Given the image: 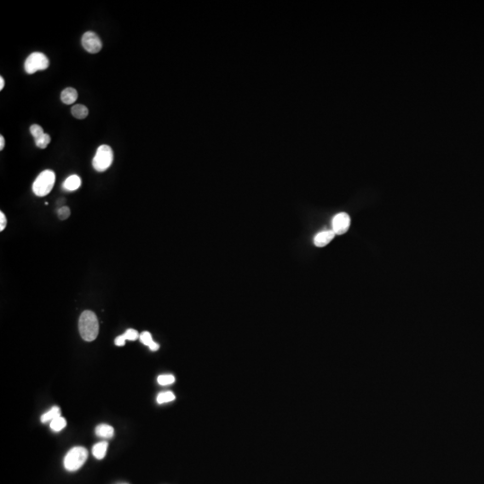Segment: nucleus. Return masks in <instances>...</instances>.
Segmentation results:
<instances>
[{"label":"nucleus","instance_id":"1","mask_svg":"<svg viewBox=\"0 0 484 484\" xmlns=\"http://www.w3.org/2000/svg\"><path fill=\"white\" fill-rule=\"evenodd\" d=\"M81 337L86 342H92L99 334V322L95 313L86 311L81 314L78 323Z\"/></svg>","mask_w":484,"mask_h":484},{"label":"nucleus","instance_id":"2","mask_svg":"<svg viewBox=\"0 0 484 484\" xmlns=\"http://www.w3.org/2000/svg\"><path fill=\"white\" fill-rule=\"evenodd\" d=\"M56 181V175L51 170L40 173L33 185V191L36 196H45L51 193Z\"/></svg>","mask_w":484,"mask_h":484},{"label":"nucleus","instance_id":"3","mask_svg":"<svg viewBox=\"0 0 484 484\" xmlns=\"http://www.w3.org/2000/svg\"><path fill=\"white\" fill-rule=\"evenodd\" d=\"M88 457V451L83 447H76L70 450L65 456L64 467L69 471L75 472L84 466Z\"/></svg>","mask_w":484,"mask_h":484},{"label":"nucleus","instance_id":"4","mask_svg":"<svg viewBox=\"0 0 484 484\" xmlns=\"http://www.w3.org/2000/svg\"><path fill=\"white\" fill-rule=\"evenodd\" d=\"M113 161V151L107 144H103L99 147L95 156L92 160V167L99 173L107 171Z\"/></svg>","mask_w":484,"mask_h":484},{"label":"nucleus","instance_id":"5","mask_svg":"<svg viewBox=\"0 0 484 484\" xmlns=\"http://www.w3.org/2000/svg\"><path fill=\"white\" fill-rule=\"evenodd\" d=\"M50 66V60L46 55L41 52H34L26 58L24 62V70L27 74L32 75L37 71L45 70Z\"/></svg>","mask_w":484,"mask_h":484},{"label":"nucleus","instance_id":"6","mask_svg":"<svg viewBox=\"0 0 484 484\" xmlns=\"http://www.w3.org/2000/svg\"><path fill=\"white\" fill-rule=\"evenodd\" d=\"M82 45L89 53L96 54L101 52L103 48V42L95 33L86 32L82 37Z\"/></svg>","mask_w":484,"mask_h":484},{"label":"nucleus","instance_id":"7","mask_svg":"<svg viewBox=\"0 0 484 484\" xmlns=\"http://www.w3.org/2000/svg\"><path fill=\"white\" fill-rule=\"evenodd\" d=\"M351 218L346 213H337L332 221L333 231L335 235H343L349 230Z\"/></svg>","mask_w":484,"mask_h":484},{"label":"nucleus","instance_id":"8","mask_svg":"<svg viewBox=\"0 0 484 484\" xmlns=\"http://www.w3.org/2000/svg\"><path fill=\"white\" fill-rule=\"evenodd\" d=\"M334 237H335V233L333 231V230L332 231H321V232L317 233L314 238V244L318 248H323L332 242L334 240Z\"/></svg>","mask_w":484,"mask_h":484},{"label":"nucleus","instance_id":"9","mask_svg":"<svg viewBox=\"0 0 484 484\" xmlns=\"http://www.w3.org/2000/svg\"><path fill=\"white\" fill-rule=\"evenodd\" d=\"M78 98V93H77V91L72 88V87H69V88H66L64 90L63 92H61V95H60V99L62 101V103L65 104H73L75 103V101Z\"/></svg>","mask_w":484,"mask_h":484},{"label":"nucleus","instance_id":"10","mask_svg":"<svg viewBox=\"0 0 484 484\" xmlns=\"http://www.w3.org/2000/svg\"><path fill=\"white\" fill-rule=\"evenodd\" d=\"M82 184L80 177L77 175H71L64 181L63 189L67 191H75L78 190Z\"/></svg>","mask_w":484,"mask_h":484},{"label":"nucleus","instance_id":"11","mask_svg":"<svg viewBox=\"0 0 484 484\" xmlns=\"http://www.w3.org/2000/svg\"><path fill=\"white\" fill-rule=\"evenodd\" d=\"M95 433L101 438H112L114 435V429L108 424H100L96 427Z\"/></svg>","mask_w":484,"mask_h":484},{"label":"nucleus","instance_id":"12","mask_svg":"<svg viewBox=\"0 0 484 484\" xmlns=\"http://www.w3.org/2000/svg\"><path fill=\"white\" fill-rule=\"evenodd\" d=\"M71 112H72V115L74 116L77 120H84L89 114V110L87 109L86 106H85L83 104L74 105L71 109Z\"/></svg>","mask_w":484,"mask_h":484},{"label":"nucleus","instance_id":"13","mask_svg":"<svg viewBox=\"0 0 484 484\" xmlns=\"http://www.w3.org/2000/svg\"><path fill=\"white\" fill-rule=\"evenodd\" d=\"M107 449H108V443L104 441L100 442L94 445V447L92 448V455L97 459H103L106 455Z\"/></svg>","mask_w":484,"mask_h":484},{"label":"nucleus","instance_id":"14","mask_svg":"<svg viewBox=\"0 0 484 484\" xmlns=\"http://www.w3.org/2000/svg\"><path fill=\"white\" fill-rule=\"evenodd\" d=\"M60 415V409L58 406H53L52 409L50 410L49 412L45 413L44 415H41L40 417V421L43 423L45 422H48V421H52L54 419L58 418Z\"/></svg>","mask_w":484,"mask_h":484},{"label":"nucleus","instance_id":"15","mask_svg":"<svg viewBox=\"0 0 484 484\" xmlns=\"http://www.w3.org/2000/svg\"><path fill=\"white\" fill-rule=\"evenodd\" d=\"M66 426H67V421L65 418L61 417V416H59L58 418L51 421V428L53 432H56L62 431Z\"/></svg>","mask_w":484,"mask_h":484},{"label":"nucleus","instance_id":"16","mask_svg":"<svg viewBox=\"0 0 484 484\" xmlns=\"http://www.w3.org/2000/svg\"><path fill=\"white\" fill-rule=\"evenodd\" d=\"M175 398L176 397L173 392L160 393L157 397V403H160V404L169 403V402H172L173 400H175Z\"/></svg>","mask_w":484,"mask_h":484},{"label":"nucleus","instance_id":"17","mask_svg":"<svg viewBox=\"0 0 484 484\" xmlns=\"http://www.w3.org/2000/svg\"><path fill=\"white\" fill-rule=\"evenodd\" d=\"M51 140H52V138H51L50 135H48V134L45 133L44 135H42L39 138L35 139V144L39 148L45 149L47 146L49 145V144L51 143Z\"/></svg>","mask_w":484,"mask_h":484},{"label":"nucleus","instance_id":"18","mask_svg":"<svg viewBox=\"0 0 484 484\" xmlns=\"http://www.w3.org/2000/svg\"><path fill=\"white\" fill-rule=\"evenodd\" d=\"M157 381L161 386L172 385L175 382V377L173 375H161L158 377Z\"/></svg>","mask_w":484,"mask_h":484},{"label":"nucleus","instance_id":"19","mask_svg":"<svg viewBox=\"0 0 484 484\" xmlns=\"http://www.w3.org/2000/svg\"><path fill=\"white\" fill-rule=\"evenodd\" d=\"M139 338H140V341H141V343H142L143 345L148 346V347H150V346H152L154 343H155L154 340H153L152 334H151L149 332H147V331H145V332H143L142 334H140Z\"/></svg>","mask_w":484,"mask_h":484},{"label":"nucleus","instance_id":"20","mask_svg":"<svg viewBox=\"0 0 484 484\" xmlns=\"http://www.w3.org/2000/svg\"><path fill=\"white\" fill-rule=\"evenodd\" d=\"M30 131H31V134L35 138V139L39 138L42 135L45 134L44 131H43V128L40 127V125H36V124L31 126Z\"/></svg>","mask_w":484,"mask_h":484},{"label":"nucleus","instance_id":"21","mask_svg":"<svg viewBox=\"0 0 484 484\" xmlns=\"http://www.w3.org/2000/svg\"><path fill=\"white\" fill-rule=\"evenodd\" d=\"M124 336L127 340L129 341H135L137 340L140 336V334H138V332L135 329H127V331L124 333Z\"/></svg>","mask_w":484,"mask_h":484},{"label":"nucleus","instance_id":"22","mask_svg":"<svg viewBox=\"0 0 484 484\" xmlns=\"http://www.w3.org/2000/svg\"><path fill=\"white\" fill-rule=\"evenodd\" d=\"M58 218L60 220L68 219L70 216V209L68 207H62L58 211Z\"/></svg>","mask_w":484,"mask_h":484},{"label":"nucleus","instance_id":"23","mask_svg":"<svg viewBox=\"0 0 484 484\" xmlns=\"http://www.w3.org/2000/svg\"><path fill=\"white\" fill-rule=\"evenodd\" d=\"M6 224H7V220H6V215L4 214L3 212H0V231H3L5 230Z\"/></svg>","mask_w":484,"mask_h":484},{"label":"nucleus","instance_id":"24","mask_svg":"<svg viewBox=\"0 0 484 484\" xmlns=\"http://www.w3.org/2000/svg\"><path fill=\"white\" fill-rule=\"evenodd\" d=\"M126 341L127 339L125 338L124 334H121L120 336H118L115 339V345L117 346H124L125 344H126Z\"/></svg>","mask_w":484,"mask_h":484},{"label":"nucleus","instance_id":"25","mask_svg":"<svg viewBox=\"0 0 484 484\" xmlns=\"http://www.w3.org/2000/svg\"><path fill=\"white\" fill-rule=\"evenodd\" d=\"M5 147V138L3 136L0 137V150L2 151Z\"/></svg>","mask_w":484,"mask_h":484},{"label":"nucleus","instance_id":"26","mask_svg":"<svg viewBox=\"0 0 484 484\" xmlns=\"http://www.w3.org/2000/svg\"><path fill=\"white\" fill-rule=\"evenodd\" d=\"M5 86V80L3 77H0V90H2Z\"/></svg>","mask_w":484,"mask_h":484}]
</instances>
